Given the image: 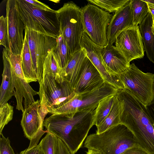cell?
<instances>
[{"instance_id":"obj_1","label":"cell","mask_w":154,"mask_h":154,"mask_svg":"<svg viewBox=\"0 0 154 154\" xmlns=\"http://www.w3.org/2000/svg\"><path fill=\"white\" fill-rule=\"evenodd\" d=\"M96 108L76 112L72 117L53 114L44 119L43 125L48 133L61 139L72 154H75L81 147L89 130L94 125Z\"/></svg>"},{"instance_id":"obj_2","label":"cell","mask_w":154,"mask_h":154,"mask_svg":"<svg viewBox=\"0 0 154 154\" xmlns=\"http://www.w3.org/2000/svg\"><path fill=\"white\" fill-rule=\"evenodd\" d=\"M84 144L88 149L100 154H122L129 149L139 146L132 132L122 123L102 133L89 135Z\"/></svg>"},{"instance_id":"obj_3","label":"cell","mask_w":154,"mask_h":154,"mask_svg":"<svg viewBox=\"0 0 154 154\" xmlns=\"http://www.w3.org/2000/svg\"><path fill=\"white\" fill-rule=\"evenodd\" d=\"M62 34L69 48L71 54L81 49L80 45L84 32L81 9L73 2L64 3L56 11Z\"/></svg>"},{"instance_id":"obj_4","label":"cell","mask_w":154,"mask_h":154,"mask_svg":"<svg viewBox=\"0 0 154 154\" xmlns=\"http://www.w3.org/2000/svg\"><path fill=\"white\" fill-rule=\"evenodd\" d=\"M20 15L25 27L40 33L58 38L60 24L56 11L40 10L25 0H17Z\"/></svg>"},{"instance_id":"obj_5","label":"cell","mask_w":154,"mask_h":154,"mask_svg":"<svg viewBox=\"0 0 154 154\" xmlns=\"http://www.w3.org/2000/svg\"><path fill=\"white\" fill-rule=\"evenodd\" d=\"M117 76L125 88L129 90L145 106L149 104L154 99V74L144 73L132 63Z\"/></svg>"},{"instance_id":"obj_6","label":"cell","mask_w":154,"mask_h":154,"mask_svg":"<svg viewBox=\"0 0 154 154\" xmlns=\"http://www.w3.org/2000/svg\"><path fill=\"white\" fill-rule=\"evenodd\" d=\"M40 100L29 105L23 112L21 125L26 137L30 143L28 149L37 146L42 135L47 131L43 130L45 117L49 113L44 95L39 92Z\"/></svg>"},{"instance_id":"obj_7","label":"cell","mask_w":154,"mask_h":154,"mask_svg":"<svg viewBox=\"0 0 154 154\" xmlns=\"http://www.w3.org/2000/svg\"><path fill=\"white\" fill-rule=\"evenodd\" d=\"M84 32L97 45L108 44L107 30L112 16L97 6L88 4L81 8Z\"/></svg>"},{"instance_id":"obj_8","label":"cell","mask_w":154,"mask_h":154,"mask_svg":"<svg viewBox=\"0 0 154 154\" xmlns=\"http://www.w3.org/2000/svg\"><path fill=\"white\" fill-rule=\"evenodd\" d=\"M118 89L105 82L102 86L90 92L77 94L69 101L61 107L48 110L53 114H63L72 116L74 113L91 109L96 108L99 102L104 98L116 94Z\"/></svg>"},{"instance_id":"obj_9","label":"cell","mask_w":154,"mask_h":154,"mask_svg":"<svg viewBox=\"0 0 154 154\" xmlns=\"http://www.w3.org/2000/svg\"><path fill=\"white\" fill-rule=\"evenodd\" d=\"M25 36L27 38L34 68L39 85L43 81V65L49 52L56 46L57 38L42 34L26 27Z\"/></svg>"},{"instance_id":"obj_10","label":"cell","mask_w":154,"mask_h":154,"mask_svg":"<svg viewBox=\"0 0 154 154\" xmlns=\"http://www.w3.org/2000/svg\"><path fill=\"white\" fill-rule=\"evenodd\" d=\"M39 91L45 95L48 110L61 107L76 94L66 80L59 83L53 77L48 74L43 76Z\"/></svg>"},{"instance_id":"obj_11","label":"cell","mask_w":154,"mask_h":154,"mask_svg":"<svg viewBox=\"0 0 154 154\" xmlns=\"http://www.w3.org/2000/svg\"><path fill=\"white\" fill-rule=\"evenodd\" d=\"M115 46L129 63L143 58L144 50L139 26L133 25L121 32L116 37Z\"/></svg>"},{"instance_id":"obj_12","label":"cell","mask_w":154,"mask_h":154,"mask_svg":"<svg viewBox=\"0 0 154 154\" xmlns=\"http://www.w3.org/2000/svg\"><path fill=\"white\" fill-rule=\"evenodd\" d=\"M6 11L10 50L15 55H21L25 26L19 13L17 0L7 1Z\"/></svg>"},{"instance_id":"obj_13","label":"cell","mask_w":154,"mask_h":154,"mask_svg":"<svg viewBox=\"0 0 154 154\" xmlns=\"http://www.w3.org/2000/svg\"><path fill=\"white\" fill-rule=\"evenodd\" d=\"M80 45L81 48L85 50L87 57L98 70L105 82L118 90L124 89V86L119 79L111 75L103 64L101 54L103 47L93 42L85 32L82 37Z\"/></svg>"},{"instance_id":"obj_14","label":"cell","mask_w":154,"mask_h":154,"mask_svg":"<svg viewBox=\"0 0 154 154\" xmlns=\"http://www.w3.org/2000/svg\"><path fill=\"white\" fill-rule=\"evenodd\" d=\"M105 82L102 76L86 56L74 91L77 94L89 93L101 87Z\"/></svg>"},{"instance_id":"obj_15","label":"cell","mask_w":154,"mask_h":154,"mask_svg":"<svg viewBox=\"0 0 154 154\" xmlns=\"http://www.w3.org/2000/svg\"><path fill=\"white\" fill-rule=\"evenodd\" d=\"M131 1L116 11L112 16L107 28L108 44L112 45L121 32L133 25Z\"/></svg>"},{"instance_id":"obj_16","label":"cell","mask_w":154,"mask_h":154,"mask_svg":"<svg viewBox=\"0 0 154 154\" xmlns=\"http://www.w3.org/2000/svg\"><path fill=\"white\" fill-rule=\"evenodd\" d=\"M103 63L108 72L112 76L117 75L125 71L130 66L126 58L115 46L107 44L101 51Z\"/></svg>"},{"instance_id":"obj_17","label":"cell","mask_w":154,"mask_h":154,"mask_svg":"<svg viewBox=\"0 0 154 154\" xmlns=\"http://www.w3.org/2000/svg\"><path fill=\"white\" fill-rule=\"evenodd\" d=\"M2 57L4 68L0 88V106L7 103L14 96L15 79V73L3 50Z\"/></svg>"},{"instance_id":"obj_18","label":"cell","mask_w":154,"mask_h":154,"mask_svg":"<svg viewBox=\"0 0 154 154\" xmlns=\"http://www.w3.org/2000/svg\"><path fill=\"white\" fill-rule=\"evenodd\" d=\"M15 88V91H14V93L17 101L16 109L22 111L23 112L24 110L22 105L23 98H24V105L25 109L28 105L35 101L33 96L39 95V92L34 90L26 79L17 77L16 75Z\"/></svg>"},{"instance_id":"obj_19","label":"cell","mask_w":154,"mask_h":154,"mask_svg":"<svg viewBox=\"0 0 154 154\" xmlns=\"http://www.w3.org/2000/svg\"><path fill=\"white\" fill-rule=\"evenodd\" d=\"M86 56L85 50L81 48L71 55L66 68L64 79L69 82L74 91L80 76L83 61Z\"/></svg>"},{"instance_id":"obj_20","label":"cell","mask_w":154,"mask_h":154,"mask_svg":"<svg viewBox=\"0 0 154 154\" xmlns=\"http://www.w3.org/2000/svg\"><path fill=\"white\" fill-rule=\"evenodd\" d=\"M152 17L149 12L139 27L144 51L150 61L154 63V35L152 32Z\"/></svg>"},{"instance_id":"obj_21","label":"cell","mask_w":154,"mask_h":154,"mask_svg":"<svg viewBox=\"0 0 154 154\" xmlns=\"http://www.w3.org/2000/svg\"><path fill=\"white\" fill-rule=\"evenodd\" d=\"M22 50L21 66L25 79L29 83L36 82L38 78L34 70L28 42L25 36Z\"/></svg>"},{"instance_id":"obj_22","label":"cell","mask_w":154,"mask_h":154,"mask_svg":"<svg viewBox=\"0 0 154 154\" xmlns=\"http://www.w3.org/2000/svg\"><path fill=\"white\" fill-rule=\"evenodd\" d=\"M53 51L55 58L64 78L65 69L71 55L62 34H60L58 37L57 45Z\"/></svg>"},{"instance_id":"obj_23","label":"cell","mask_w":154,"mask_h":154,"mask_svg":"<svg viewBox=\"0 0 154 154\" xmlns=\"http://www.w3.org/2000/svg\"><path fill=\"white\" fill-rule=\"evenodd\" d=\"M121 108L120 102L117 95L111 109L104 120L97 126L96 133H102L109 129L120 123Z\"/></svg>"},{"instance_id":"obj_24","label":"cell","mask_w":154,"mask_h":154,"mask_svg":"<svg viewBox=\"0 0 154 154\" xmlns=\"http://www.w3.org/2000/svg\"><path fill=\"white\" fill-rule=\"evenodd\" d=\"M117 94L106 97L99 103L95 110L94 124L96 126L104 120L110 111Z\"/></svg>"},{"instance_id":"obj_25","label":"cell","mask_w":154,"mask_h":154,"mask_svg":"<svg viewBox=\"0 0 154 154\" xmlns=\"http://www.w3.org/2000/svg\"><path fill=\"white\" fill-rule=\"evenodd\" d=\"M53 49L49 52L45 59L43 77L45 74H48L53 77L58 82L61 83L65 79L55 58Z\"/></svg>"},{"instance_id":"obj_26","label":"cell","mask_w":154,"mask_h":154,"mask_svg":"<svg viewBox=\"0 0 154 154\" xmlns=\"http://www.w3.org/2000/svg\"><path fill=\"white\" fill-rule=\"evenodd\" d=\"M133 14V24H140L149 12L147 4L142 0H131Z\"/></svg>"},{"instance_id":"obj_27","label":"cell","mask_w":154,"mask_h":154,"mask_svg":"<svg viewBox=\"0 0 154 154\" xmlns=\"http://www.w3.org/2000/svg\"><path fill=\"white\" fill-rule=\"evenodd\" d=\"M38 145L43 154H57L58 137L52 133H47Z\"/></svg>"},{"instance_id":"obj_28","label":"cell","mask_w":154,"mask_h":154,"mask_svg":"<svg viewBox=\"0 0 154 154\" xmlns=\"http://www.w3.org/2000/svg\"><path fill=\"white\" fill-rule=\"evenodd\" d=\"M87 1L89 2L104 9L109 13L115 12L119 10L125 5L130 0Z\"/></svg>"},{"instance_id":"obj_29","label":"cell","mask_w":154,"mask_h":154,"mask_svg":"<svg viewBox=\"0 0 154 154\" xmlns=\"http://www.w3.org/2000/svg\"><path fill=\"white\" fill-rule=\"evenodd\" d=\"M5 51L16 75L20 78L25 79L21 66V55H15L10 50L5 48Z\"/></svg>"},{"instance_id":"obj_30","label":"cell","mask_w":154,"mask_h":154,"mask_svg":"<svg viewBox=\"0 0 154 154\" xmlns=\"http://www.w3.org/2000/svg\"><path fill=\"white\" fill-rule=\"evenodd\" d=\"M13 107L7 103L0 106V134L5 125L13 119Z\"/></svg>"},{"instance_id":"obj_31","label":"cell","mask_w":154,"mask_h":154,"mask_svg":"<svg viewBox=\"0 0 154 154\" xmlns=\"http://www.w3.org/2000/svg\"><path fill=\"white\" fill-rule=\"evenodd\" d=\"M0 44L5 48L10 50L7 19L3 15L0 17Z\"/></svg>"},{"instance_id":"obj_32","label":"cell","mask_w":154,"mask_h":154,"mask_svg":"<svg viewBox=\"0 0 154 154\" xmlns=\"http://www.w3.org/2000/svg\"><path fill=\"white\" fill-rule=\"evenodd\" d=\"M0 139V154H15L11 146L8 137L5 138L2 133ZM21 154L20 152L19 154Z\"/></svg>"},{"instance_id":"obj_33","label":"cell","mask_w":154,"mask_h":154,"mask_svg":"<svg viewBox=\"0 0 154 154\" xmlns=\"http://www.w3.org/2000/svg\"><path fill=\"white\" fill-rule=\"evenodd\" d=\"M32 6L38 9L49 11H54L55 10L51 9L48 6L45 4L35 0H25Z\"/></svg>"},{"instance_id":"obj_34","label":"cell","mask_w":154,"mask_h":154,"mask_svg":"<svg viewBox=\"0 0 154 154\" xmlns=\"http://www.w3.org/2000/svg\"><path fill=\"white\" fill-rule=\"evenodd\" d=\"M58 147L57 154H72L66 144L58 137Z\"/></svg>"},{"instance_id":"obj_35","label":"cell","mask_w":154,"mask_h":154,"mask_svg":"<svg viewBox=\"0 0 154 154\" xmlns=\"http://www.w3.org/2000/svg\"><path fill=\"white\" fill-rule=\"evenodd\" d=\"M20 152L21 154H43L39 145L30 149H26Z\"/></svg>"},{"instance_id":"obj_36","label":"cell","mask_w":154,"mask_h":154,"mask_svg":"<svg viewBox=\"0 0 154 154\" xmlns=\"http://www.w3.org/2000/svg\"><path fill=\"white\" fill-rule=\"evenodd\" d=\"M122 154H149L139 146H135L125 151Z\"/></svg>"},{"instance_id":"obj_37","label":"cell","mask_w":154,"mask_h":154,"mask_svg":"<svg viewBox=\"0 0 154 154\" xmlns=\"http://www.w3.org/2000/svg\"><path fill=\"white\" fill-rule=\"evenodd\" d=\"M146 106L149 116L154 123V99L151 103Z\"/></svg>"},{"instance_id":"obj_38","label":"cell","mask_w":154,"mask_h":154,"mask_svg":"<svg viewBox=\"0 0 154 154\" xmlns=\"http://www.w3.org/2000/svg\"><path fill=\"white\" fill-rule=\"evenodd\" d=\"M149 12L152 16H154V4L147 3Z\"/></svg>"},{"instance_id":"obj_39","label":"cell","mask_w":154,"mask_h":154,"mask_svg":"<svg viewBox=\"0 0 154 154\" xmlns=\"http://www.w3.org/2000/svg\"><path fill=\"white\" fill-rule=\"evenodd\" d=\"M86 154H100L99 153L96 151L88 149V151L86 152Z\"/></svg>"},{"instance_id":"obj_40","label":"cell","mask_w":154,"mask_h":154,"mask_svg":"<svg viewBox=\"0 0 154 154\" xmlns=\"http://www.w3.org/2000/svg\"><path fill=\"white\" fill-rule=\"evenodd\" d=\"M153 23L152 26V32L154 35V16H152Z\"/></svg>"},{"instance_id":"obj_41","label":"cell","mask_w":154,"mask_h":154,"mask_svg":"<svg viewBox=\"0 0 154 154\" xmlns=\"http://www.w3.org/2000/svg\"><path fill=\"white\" fill-rule=\"evenodd\" d=\"M143 1L147 3H150L154 4V0H143Z\"/></svg>"},{"instance_id":"obj_42","label":"cell","mask_w":154,"mask_h":154,"mask_svg":"<svg viewBox=\"0 0 154 154\" xmlns=\"http://www.w3.org/2000/svg\"><path fill=\"white\" fill-rule=\"evenodd\" d=\"M153 96H154V84L153 88Z\"/></svg>"}]
</instances>
